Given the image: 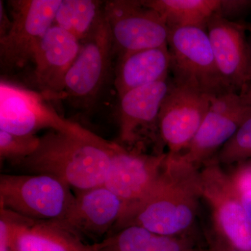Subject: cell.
<instances>
[{"instance_id":"1","label":"cell","mask_w":251,"mask_h":251,"mask_svg":"<svg viewBox=\"0 0 251 251\" xmlns=\"http://www.w3.org/2000/svg\"><path fill=\"white\" fill-rule=\"evenodd\" d=\"M201 198L198 169L179 156L168 154L152 188L143 199L127 206L112 229L118 232L136 226L154 234L177 235L192 226Z\"/></svg>"},{"instance_id":"2","label":"cell","mask_w":251,"mask_h":251,"mask_svg":"<svg viewBox=\"0 0 251 251\" xmlns=\"http://www.w3.org/2000/svg\"><path fill=\"white\" fill-rule=\"evenodd\" d=\"M113 144L89 130L81 135L50 130L40 137L35 152L13 166L54 176L76 192L85 191L104 185Z\"/></svg>"},{"instance_id":"3","label":"cell","mask_w":251,"mask_h":251,"mask_svg":"<svg viewBox=\"0 0 251 251\" xmlns=\"http://www.w3.org/2000/svg\"><path fill=\"white\" fill-rule=\"evenodd\" d=\"M75 199L72 188L47 175H1L0 207L34 221H61Z\"/></svg>"},{"instance_id":"4","label":"cell","mask_w":251,"mask_h":251,"mask_svg":"<svg viewBox=\"0 0 251 251\" xmlns=\"http://www.w3.org/2000/svg\"><path fill=\"white\" fill-rule=\"evenodd\" d=\"M168 47L174 82L210 95L228 92L218 70L205 28H169Z\"/></svg>"},{"instance_id":"5","label":"cell","mask_w":251,"mask_h":251,"mask_svg":"<svg viewBox=\"0 0 251 251\" xmlns=\"http://www.w3.org/2000/svg\"><path fill=\"white\" fill-rule=\"evenodd\" d=\"M62 0L8 1L11 25L0 37V62L3 69L18 70L31 62L42 38L53 25Z\"/></svg>"},{"instance_id":"6","label":"cell","mask_w":251,"mask_h":251,"mask_svg":"<svg viewBox=\"0 0 251 251\" xmlns=\"http://www.w3.org/2000/svg\"><path fill=\"white\" fill-rule=\"evenodd\" d=\"M115 57L111 34L104 16L87 39L64 80L62 98L75 105L93 104L106 83Z\"/></svg>"},{"instance_id":"7","label":"cell","mask_w":251,"mask_h":251,"mask_svg":"<svg viewBox=\"0 0 251 251\" xmlns=\"http://www.w3.org/2000/svg\"><path fill=\"white\" fill-rule=\"evenodd\" d=\"M199 176L202 196L212 209L216 228L234 249L251 251V222L234 176L225 173L215 158L206 162Z\"/></svg>"},{"instance_id":"8","label":"cell","mask_w":251,"mask_h":251,"mask_svg":"<svg viewBox=\"0 0 251 251\" xmlns=\"http://www.w3.org/2000/svg\"><path fill=\"white\" fill-rule=\"evenodd\" d=\"M103 16L117 57L168 46L169 28L161 14L137 0L104 1Z\"/></svg>"},{"instance_id":"9","label":"cell","mask_w":251,"mask_h":251,"mask_svg":"<svg viewBox=\"0 0 251 251\" xmlns=\"http://www.w3.org/2000/svg\"><path fill=\"white\" fill-rule=\"evenodd\" d=\"M39 92L1 80L0 130L18 135H36L41 130L84 134L87 129L63 118Z\"/></svg>"},{"instance_id":"10","label":"cell","mask_w":251,"mask_h":251,"mask_svg":"<svg viewBox=\"0 0 251 251\" xmlns=\"http://www.w3.org/2000/svg\"><path fill=\"white\" fill-rule=\"evenodd\" d=\"M251 115V104L242 94L228 92L211 96L205 117L184 153L179 157L198 169L227 143Z\"/></svg>"},{"instance_id":"11","label":"cell","mask_w":251,"mask_h":251,"mask_svg":"<svg viewBox=\"0 0 251 251\" xmlns=\"http://www.w3.org/2000/svg\"><path fill=\"white\" fill-rule=\"evenodd\" d=\"M211 96L172 79L158 119L160 138L169 156H179L188 148L209 110Z\"/></svg>"},{"instance_id":"12","label":"cell","mask_w":251,"mask_h":251,"mask_svg":"<svg viewBox=\"0 0 251 251\" xmlns=\"http://www.w3.org/2000/svg\"><path fill=\"white\" fill-rule=\"evenodd\" d=\"M171 77L128 91L119 97L120 144L130 150L143 151L146 144H162L158 119Z\"/></svg>"},{"instance_id":"13","label":"cell","mask_w":251,"mask_h":251,"mask_svg":"<svg viewBox=\"0 0 251 251\" xmlns=\"http://www.w3.org/2000/svg\"><path fill=\"white\" fill-rule=\"evenodd\" d=\"M220 75L227 90L244 94L251 82L249 25L214 15L206 25Z\"/></svg>"},{"instance_id":"14","label":"cell","mask_w":251,"mask_h":251,"mask_svg":"<svg viewBox=\"0 0 251 251\" xmlns=\"http://www.w3.org/2000/svg\"><path fill=\"white\" fill-rule=\"evenodd\" d=\"M167 153L148 154L114 143L110 168L104 186L127 206L143 199L161 174Z\"/></svg>"},{"instance_id":"15","label":"cell","mask_w":251,"mask_h":251,"mask_svg":"<svg viewBox=\"0 0 251 251\" xmlns=\"http://www.w3.org/2000/svg\"><path fill=\"white\" fill-rule=\"evenodd\" d=\"M80 47L75 36L54 25L39 42L31 60L33 78L46 99L62 98L65 77Z\"/></svg>"},{"instance_id":"16","label":"cell","mask_w":251,"mask_h":251,"mask_svg":"<svg viewBox=\"0 0 251 251\" xmlns=\"http://www.w3.org/2000/svg\"><path fill=\"white\" fill-rule=\"evenodd\" d=\"M127 204L108 188L78 191L62 222L79 235L100 237L118 222Z\"/></svg>"},{"instance_id":"17","label":"cell","mask_w":251,"mask_h":251,"mask_svg":"<svg viewBox=\"0 0 251 251\" xmlns=\"http://www.w3.org/2000/svg\"><path fill=\"white\" fill-rule=\"evenodd\" d=\"M117 59L114 84L118 97L128 91L163 80L171 74L168 46L127 52Z\"/></svg>"},{"instance_id":"18","label":"cell","mask_w":251,"mask_h":251,"mask_svg":"<svg viewBox=\"0 0 251 251\" xmlns=\"http://www.w3.org/2000/svg\"><path fill=\"white\" fill-rule=\"evenodd\" d=\"M17 251H97L100 243L87 244L81 236L57 220L23 218L15 232Z\"/></svg>"},{"instance_id":"19","label":"cell","mask_w":251,"mask_h":251,"mask_svg":"<svg viewBox=\"0 0 251 251\" xmlns=\"http://www.w3.org/2000/svg\"><path fill=\"white\" fill-rule=\"evenodd\" d=\"M143 2L161 14L168 28L206 29L209 20L217 14L221 0H143Z\"/></svg>"},{"instance_id":"20","label":"cell","mask_w":251,"mask_h":251,"mask_svg":"<svg viewBox=\"0 0 251 251\" xmlns=\"http://www.w3.org/2000/svg\"><path fill=\"white\" fill-rule=\"evenodd\" d=\"M104 1L62 0L54 17L58 26L75 36L80 43L87 39L103 16Z\"/></svg>"},{"instance_id":"21","label":"cell","mask_w":251,"mask_h":251,"mask_svg":"<svg viewBox=\"0 0 251 251\" xmlns=\"http://www.w3.org/2000/svg\"><path fill=\"white\" fill-rule=\"evenodd\" d=\"M215 160L220 165L228 166L251 161V115L219 150Z\"/></svg>"},{"instance_id":"22","label":"cell","mask_w":251,"mask_h":251,"mask_svg":"<svg viewBox=\"0 0 251 251\" xmlns=\"http://www.w3.org/2000/svg\"><path fill=\"white\" fill-rule=\"evenodd\" d=\"M152 236L140 226H128L100 242L97 251H148Z\"/></svg>"},{"instance_id":"23","label":"cell","mask_w":251,"mask_h":251,"mask_svg":"<svg viewBox=\"0 0 251 251\" xmlns=\"http://www.w3.org/2000/svg\"><path fill=\"white\" fill-rule=\"evenodd\" d=\"M40 144L37 135H18L0 130V159L11 165L25 159L35 152Z\"/></svg>"},{"instance_id":"24","label":"cell","mask_w":251,"mask_h":251,"mask_svg":"<svg viewBox=\"0 0 251 251\" xmlns=\"http://www.w3.org/2000/svg\"><path fill=\"white\" fill-rule=\"evenodd\" d=\"M25 216L0 207V251H17L15 232L18 224Z\"/></svg>"},{"instance_id":"25","label":"cell","mask_w":251,"mask_h":251,"mask_svg":"<svg viewBox=\"0 0 251 251\" xmlns=\"http://www.w3.org/2000/svg\"><path fill=\"white\" fill-rule=\"evenodd\" d=\"M251 10V0H221L217 14L228 21H235L237 18L247 14Z\"/></svg>"},{"instance_id":"26","label":"cell","mask_w":251,"mask_h":251,"mask_svg":"<svg viewBox=\"0 0 251 251\" xmlns=\"http://www.w3.org/2000/svg\"><path fill=\"white\" fill-rule=\"evenodd\" d=\"M174 237L153 234L148 251H183L181 243Z\"/></svg>"},{"instance_id":"27","label":"cell","mask_w":251,"mask_h":251,"mask_svg":"<svg viewBox=\"0 0 251 251\" xmlns=\"http://www.w3.org/2000/svg\"><path fill=\"white\" fill-rule=\"evenodd\" d=\"M238 187L240 194L241 202L251 222V186H240L238 185Z\"/></svg>"},{"instance_id":"28","label":"cell","mask_w":251,"mask_h":251,"mask_svg":"<svg viewBox=\"0 0 251 251\" xmlns=\"http://www.w3.org/2000/svg\"><path fill=\"white\" fill-rule=\"evenodd\" d=\"M11 25V18H9L2 1H0V37H2L9 31Z\"/></svg>"},{"instance_id":"29","label":"cell","mask_w":251,"mask_h":251,"mask_svg":"<svg viewBox=\"0 0 251 251\" xmlns=\"http://www.w3.org/2000/svg\"><path fill=\"white\" fill-rule=\"evenodd\" d=\"M249 37L251 45V24L249 25ZM243 95L247 99L249 103L251 104V82L250 85H249V87H248L247 90L246 91L245 93L243 94Z\"/></svg>"},{"instance_id":"30","label":"cell","mask_w":251,"mask_h":251,"mask_svg":"<svg viewBox=\"0 0 251 251\" xmlns=\"http://www.w3.org/2000/svg\"><path fill=\"white\" fill-rule=\"evenodd\" d=\"M227 251H239L237 250V249H234V247H232V249H229V250Z\"/></svg>"},{"instance_id":"31","label":"cell","mask_w":251,"mask_h":251,"mask_svg":"<svg viewBox=\"0 0 251 251\" xmlns=\"http://www.w3.org/2000/svg\"><path fill=\"white\" fill-rule=\"evenodd\" d=\"M250 163H251V161H250Z\"/></svg>"}]
</instances>
